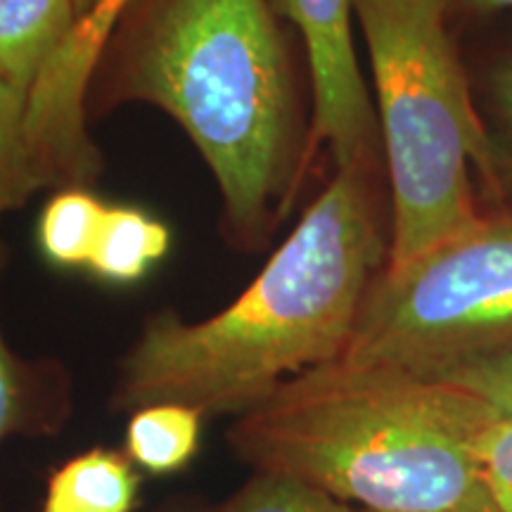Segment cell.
I'll return each mask as SVG.
<instances>
[{"label": "cell", "mask_w": 512, "mask_h": 512, "mask_svg": "<svg viewBox=\"0 0 512 512\" xmlns=\"http://www.w3.org/2000/svg\"><path fill=\"white\" fill-rule=\"evenodd\" d=\"M366 169H337L245 292L214 316L145 318L121 356L112 408L181 403L238 415L309 370L337 363L382 264Z\"/></svg>", "instance_id": "6da1fadb"}, {"label": "cell", "mask_w": 512, "mask_h": 512, "mask_svg": "<svg viewBox=\"0 0 512 512\" xmlns=\"http://www.w3.org/2000/svg\"><path fill=\"white\" fill-rule=\"evenodd\" d=\"M124 22L102 57L107 69L98 67L105 100L169 114L214 174L233 238L261 245L290 185L294 138L290 64L273 3L136 0Z\"/></svg>", "instance_id": "7a4b0ae2"}, {"label": "cell", "mask_w": 512, "mask_h": 512, "mask_svg": "<svg viewBox=\"0 0 512 512\" xmlns=\"http://www.w3.org/2000/svg\"><path fill=\"white\" fill-rule=\"evenodd\" d=\"M228 444L252 472L361 512H498L467 453L463 396L441 380L330 363L238 415Z\"/></svg>", "instance_id": "3957f363"}, {"label": "cell", "mask_w": 512, "mask_h": 512, "mask_svg": "<svg viewBox=\"0 0 512 512\" xmlns=\"http://www.w3.org/2000/svg\"><path fill=\"white\" fill-rule=\"evenodd\" d=\"M444 12L446 0H356L392 183L389 268L482 221L470 164L486 178L496 174L494 147L472 107Z\"/></svg>", "instance_id": "277c9868"}, {"label": "cell", "mask_w": 512, "mask_h": 512, "mask_svg": "<svg viewBox=\"0 0 512 512\" xmlns=\"http://www.w3.org/2000/svg\"><path fill=\"white\" fill-rule=\"evenodd\" d=\"M512 351V219H482L370 285L339 363L439 380Z\"/></svg>", "instance_id": "5b68a950"}, {"label": "cell", "mask_w": 512, "mask_h": 512, "mask_svg": "<svg viewBox=\"0 0 512 512\" xmlns=\"http://www.w3.org/2000/svg\"><path fill=\"white\" fill-rule=\"evenodd\" d=\"M136 0H98L57 50L29 93V138L46 185H88L100 155L88 136V88Z\"/></svg>", "instance_id": "8992f818"}, {"label": "cell", "mask_w": 512, "mask_h": 512, "mask_svg": "<svg viewBox=\"0 0 512 512\" xmlns=\"http://www.w3.org/2000/svg\"><path fill=\"white\" fill-rule=\"evenodd\" d=\"M302 31L313 83V143L328 145L337 169H370L377 119L356 60V0H271Z\"/></svg>", "instance_id": "52a82bcc"}, {"label": "cell", "mask_w": 512, "mask_h": 512, "mask_svg": "<svg viewBox=\"0 0 512 512\" xmlns=\"http://www.w3.org/2000/svg\"><path fill=\"white\" fill-rule=\"evenodd\" d=\"M8 247L0 240V283ZM72 418V380L53 358L19 354L0 323V446L12 439L55 437Z\"/></svg>", "instance_id": "ba28073f"}, {"label": "cell", "mask_w": 512, "mask_h": 512, "mask_svg": "<svg viewBox=\"0 0 512 512\" xmlns=\"http://www.w3.org/2000/svg\"><path fill=\"white\" fill-rule=\"evenodd\" d=\"M138 498L140 470L126 453L93 446L50 472L38 512H133Z\"/></svg>", "instance_id": "9c48e42d"}, {"label": "cell", "mask_w": 512, "mask_h": 512, "mask_svg": "<svg viewBox=\"0 0 512 512\" xmlns=\"http://www.w3.org/2000/svg\"><path fill=\"white\" fill-rule=\"evenodd\" d=\"M76 22L74 0H0V79L31 93Z\"/></svg>", "instance_id": "30bf717a"}, {"label": "cell", "mask_w": 512, "mask_h": 512, "mask_svg": "<svg viewBox=\"0 0 512 512\" xmlns=\"http://www.w3.org/2000/svg\"><path fill=\"white\" fill-rule=\"evenodd\" d=\"M171 249V230L150 211L110 204L86 271L105 285H136Z\"/></svg>", "instance_id": "8fae6325"}, {"label": "cell", "mask_w": 512, "mask_h": 512, "mask_svg": "<svg viewBox=\"0 0 512 512\" xmlns=\"http://www.w3.org/2000/svg\"><path fill=\"white\" fill-rule=\"evenodd\" d=\"M204 415L181 403H152L128 413L124 453L140 472L169 477L183 472L202 446Z\"/></svg>", "instance_id": "7c38bea8"}, {"label": "cell", "mask_w": 512, "mask_h": 512, "mask_svg": "<svg viewBox=\"0 0 512 512\" xmlns=\"http://www.w3.org/2000/svg\"><path fill=\"white\" fill-rule=\"evenodd\" d=\"M107 207L110 204L102 202L86 185L57 190L36 223V242L43 259L64 271L86 268Z\"/></svg>", "instance_id": "4fadbf2b"}, {"label": "cell", "mask_w": 512, "mask_h": 512, "mask_svg": "<svg viewBox=\"0 0 512 512\" xmlns=\"http://www.w3.org/2000/svg\"><path fill=\"white\" fill-rule=\"evenodd\" d=\"M155 512H361L325 491L278 472H254L240 489L223 498H169Z\"/></svg>", "instance_id": "5bb4252c"}, {"label": "cell", "mask_w": 512, "mask_h": 512, "mask_svg": "<svg viewBox=\"0 0 512 512\" xmlns=\"http://www.w3.org/2000/svg\"><path fill=\"white\" fill-rule=\"evenodd\" d=\"M458 392L463 396L467 453L494 508L512 512V413L498 411L463 389Z\"/></svg>", "instance_id": "9a60e30c"}, {"label": "cell", "mask_w": 512, "mask_h": 512, "mask_svg": "<svg viewBox=\"0 0 512 512\" xmlns=\"http://www.w3.org/2000/svg\"><path fill=\"white\" fill-rule=\"evenodd\" d=\"M48 188L29 138V93L0 79V216Z\"/></svg>", "instance_id": "2e32d148"}, {"label": "cell", "mask_w": 512, "mask_h": 512, "mask_svg": "<svg viewBox=\"0 0 512 512\" xmlns=\"http://www.w3.org/2000/svg\"><path fill=\"white\" fill-rule=\"evenodd\" d=\"M439 380L477 396L479 401L489 403L498 411L512 413V351L477 358Z\"/></svg>", "instance_id": "e0dca14e"}, {"label": "cell", "mask_w": 512, "mask_h": 512, "mask_svg": "<svg viewBox=\"0 0 512 512\" xmlns=\"http://www.w3.org/2000/svg\"><path fill=\"white\" fill-rule=\"evenodd\" d=\"M496 100L505 121L512 128V62L505 64L501 72L496 74Z\"/></svg>", "instance_id": "ac0fdd59"}, {"label": "cell", "mask_w": 512, "mask_h": 512, "mask_svg": "<svg viewBox=\"0 0 512 512\" xmlns=\"http://www.w3.org/2000/svg\"><path fill=\"white\" fill-rule=\"evenodd\" d=\"M448 5H458L463 10H475V12H494L503 8H512V0H446Z\"/></svg>", "instance_id": "d6986e66"}, {"label": "cell", "mask_w": 512, "mask_h": 512, "mask_svg": "<svg viewBox=\"0 0 512 512\" xmlns=\"http://www.w3.org/2000/svg\"><path fill=\"white\" fill-rule=\"evenodd\" d=\"M98 3V0H74V5H76V15H79V19L86 15L88 10L93 8V5Z\"/></svg>", "instance_id": "ffe728a7"}]
</instances>
